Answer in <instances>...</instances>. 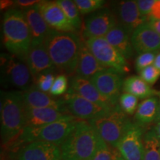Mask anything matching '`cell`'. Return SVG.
<instances>
[{"instance_id": "1", "label": "cell", "mask_w": 160, "mask_h": 160, "mask_svg": "<svg viewBox=\"0 0 160 160\" xmlns=\"http://www.w3.org/2000/svg\"><path fill=\"white\" fill-rule=\"evenodd\" d=\"M82 39L76 33L51 30L44 41L48 53L56 68L62 74L76 73Z\"/></svg>"}, {"instance_id": "2", "label": "cell", "mask_w": 160, "mask_h": 160, "mask_svg": "<svg viewBox=\"0 0 160 160\" xmlns=\"http://www.w3.org/2000/svg\"><path fill=\"white\" fill-rule=\"evenodd\" d=\"M26 125L25 106L22 91L1 92V139L9 145Z\"/></svg>"}, {"instance_id": "3", "label": "cell", "mask_w": 160, "mask_h": 160, "mask_svg": "<svg viewBox=\"0 0 160 160\" xmlns=\"http://www.w3.org/2000/svg\"><path fill=\"white\" fill-rule=\"evenodd\" d=\"M3 43L12 55L25 60L31 46V34L23 11L10 8L4 13Z\"/></svg>"}, {"instance_id": "4", "label": "cell", "mask_w": 160, "mask_h": 160, "mask_svg": "<svg viewBox=\"0 0 160 160\" xmlns=\"http://www.w3.org/2000/svg\"><path fill=\"white\" fill-rule=\"evenodd\" d=\"M79 121V119L71 116L40 127H25L17 139L7 147L16 148L37 141L47 142L60 147L73 131Z\"/></svg>"}, {"instance_id": "5", "label": "cell", "mask_w": 160, "mask_h": 160, "mask_svg": "<svg viewBox=\"0 0 160 160\" xmlns=\"http://www.w3.org/2000/svg\"><path fill=\"white\" fill-rule=\"evenodd\" d=\"M99 136L89 122L79 120L60 145L62 160H91L97 151Z\"/></svg>"}, {"instance_id": "6", "label": "cell", "mask_w": 160, "mask_h": 160, "mask_svg": "<svg viewBox=\"0 0 160 160\" xmlns=\"http://www.w3.org/2000/svg\"><path fill=\"white\" fill-rule=\"evenodd\" d=\"M88 122L93 126L100 138L114 148H117L120 140L133 123L119 105L101 117Z\"/></svg>"}, {"instance_id": "7", "label": "cell", "mask_w": 160, "mask_h": 160, "mask_svg": "<svg viewBox=\"0 0 160 160\" xmlns=\"http://www.w3.org/2000/svg\"><path fill=\"white\" fill-rule=\"evenodd\" d=\"M0 58L2 85L17 88L22 91L28 89L33 80L25 60L7 53H2Z\"/></svg>"}, {"instance_id": "8", "label": "cell", "mask_w": 160, "mask_h": 160, "mask_svg": "<svg viewBox=\"0 0 160 160\" xmlns=\"http://www.w3.org/2000/svg\"><path fill=\"white\" fill-rule=\"evenodd\" d=\"M90 51L98 62L106 68H111L121 74L129 71L127 59L106 40L105 37L85 40Z\"/></svg>"}, {"instance_id": "9", "label": "cell", "mask_w": 160, "mask_h": 160, "mask_svg": "<svg viewBox=\"0 0 160 160\" xmlns=\"http://www.w3.org/2000/svg\"><path fill=\"white\" fill-rule=\"evenodd\" d=\"M118 24L117 17L108 8H102L88 16L84 21L82 39L102 38L111 31Z\"/></svg>"}, {"instance_id": "10", "label": "cell", "mask_w": 160, "mask_h": 160, "mask_svg": "<svg viewBox=\"0 0 160 160\" xmlns=\"http://www.w3.org/2000/svg\"><path fill=\"white\" fill-rule=\"evenodd\" d=\"M91 81L100 93L114 107L119 105L118 102L124 83L121 73L113 69L106 68L93 76Z\"/></svg>"}, {"instance_id": "11", "label": "cell", "mask_w": 160, "mask_h": 160, "mask_svg": "<svg viewBox=\"0 0 160 160\" xmlns=\"http://www.w3.org/2000/svg\"><path fill=\"white\" fill-rule=\"evenodd\" d=\"M63 99L70 114L79 120L91 121L110 111L78 95L71 88Z\"/></svg>"}, {"instance_id": "12", "label": "cell", "mask_w": 160, "mask_h": 160, "mask_svg": "<svg viewBox=\"0 0 160 160\" xmlns=\"http://www.w3.org/2000/svg\"><path fill=\"white\" fill-rule=\"evenodd\" d=\"M117 149L124 160H143V133L141 125L132 123L120 140Z\"/></svg>"}, {"instance_id": "13", "label": "cell", "mask_w": 160, "mask_h": 160, "mask_svg": "<svg viewBox=\"0 0 160 160\" xmlns=\"http://www.w3.org/2000/svg\"><path fill=\"white\" fill-rule=\"evenodd\" d=\"M22 92L26 108H53L65 114H70L63 99H57L51 93L42 91L34 84H33L28 89Z\"/></svg>"}, {"instance_id": "14", "label": "cell", "mask_w": 160, "mask_h": 160, "mask_svg": "<svg viewBox=\"0 0 160 160\" xmlns=\"http://www.w3.org/2000/svg\"><path fill=\"white\" fill-rule=\"evenodd\" d=\"M37 7L51 29L67 33H75L77 31L57 1H40L37 4Z\"/></svg>"}, {"instance_id": "15", "label": "cell", "mask_w": 160, "mask_h": 160, "mask_svg": "<svg viewBox=\"0 0 160 160\" xmlns=\"http://www.w3.org/2000/svg\"><path fill=\"white\" fill-rule=\"evenodd\" d=\"M17 160H62L59 146L47 142H33L24 146Z\"/></svg>"}, {"instance_id": "16", "label": "cell", "mask_w": 160, "mask_h": 160, "mask_svg": "<svg viewBox=\"0 0 160 160\" xmlns=\"http://www.w3.org/2000/svg\"><path fill=\"white\" fill-rule=\"evenodd\" d=\"M118 24L122 25L132 35L136 29L148 22L142 16L138 8L137 1H120L115 7Z\"/></svg>"}, {"instance_id": "17", "label": "cell", "mask_w": 160, "mask_h": 160, "mask_svg": "<svg viewBox=\"0 0 160 160\" xmlns=\"http://www.w3.org/2000/svg\"><path fill=\"white\" fill-rule=\"evenodd\" d=\"M131 43L133 50L139 55L148 52L160 51V35L148 22L135 30L131 35Z\"/></svg>"}, {"instance_id": "18", "label": "cell", "mask_w": 160, "mask_h": 160, "mask_svg": "<svg viewBox=\"0 0 160 160\" xmlns=\"http://www.w3.org/2000/svg\"><path fill=\"white\" fill-rule=\"evenodd\" d=\"M25 62L31 71L33 80L40 74L55 71V65L50 57L44 44L31 46L25 58Z\"/></svg>"}, {"instance_id": "19", "label": "cell", "mask_w": 160, "mask_h": 160, "mask_svg": "<svg viewBox=\"0 0 160 160\" xmlns=\"http://www.w3.org/2000/svg\"><path fill=\"white\" fill-rule=\"evenodd\" d=\"M69 88L82 97L91 102L97 104V105L108 111H111L115 108L108 100L100 93L91 80L83 79L75 75L71 77Z\"/></svg>"}, {"instance_id": "20", "label": "cell", "mask_w": 160, "mask_h": 160, "mask_svg": "<svg viewBox=\"0 0 160 160\" xmlns=\"http://www.w3.org/2000/svg\"><path fill=\"white\" fill-rule=\"evenodd\" d=\"M31 34V46L41 45L51 31L40 13L37 5L22 10Z\"/></svg>"}, {"instance_id": "21", "label": "cell", "mask_w": 160, "mask_h": 160, "mask_svg": "<svg viewBox=\"0 0 160 160\" xmlns=\"http://www.w3.org/2000/svg\"><path fill=\"white\" fill-rule=\"evenodd\" d=\"M106 69L91 53L85 41L82 39L76 76L91 80L93 76Z\"/></svg>"}, {"instance_id": "22", "label": "cell", "mask_w": 160, "mask_h": 160, "mask_svg": "<svg viewBox=\"0 0 160 160\" xmlns=\"http://www.w3.org/2000/svg\"><path fill=\"white\" fill-rule=\"evenodd\" d=\"M71 117L53 108H31L25 107V127L37 128Z\"/></svg>"}, {"instance_id": "23", "label": "cell", "mask_w": 160, "mask_h": 160, "mask_svg": "<svg viewBox=\"0 0 160 160\" xmlns=\"http://www.w3.org/2000/svg\"><path fill=\"white\" fill-rule=\"evenodd\" d=\"M105 38L126 59H131L134 51L131 43V35L122 26L117 24Z\"/></svg>"}, {"instance_id": "24", "label": "cell", "mask_w": 160, "mask_h": 160, "mask_svg": "<svg viewBox=\"0 0 160 160\" xmlns=\"http://www.w3.org/2000/svg\"><path fill=\"white\" fill-rule=\"evenodd\" d=\"M123 91L125 93H131L138 99H148L155 97L160 93L151 88L145 81L139 76H131L126 78L123 83Z\"/></svg>"}, {"instance_id": "25", "label": "cell", "mask_w": 160, "mask_h": 160, "mask_svg": "<svg viewBox=\"0 0 160 160\" xmlns=\"http://www.w3.org/2000/svg\"><path fill=\"white\" fill-rule=\"evenodd\" d=\"M159 108V99L157 97L148 98L139 104L135 113V119L140 125L156 122Z\"/></svg>"}, {"instance_id": "26", "label": "cell", "mask_w": 160, "mask_h": 160, "mask_svg": "<svg viewBox=\"0 0 160 160\" xmlns=\"http://www.w3.org/2000/svg\"><path fill=\"white\" fill-rule=\"evenodd\" d=\"M143 160H160V141L153 129L143 135Z\"/></svg>"}, {"instance_id": "27", "label": "cell", "mask_w": 160, "mask_h": 160, "mask_svg": "<svg viewBox=\"0 0 160 160\" xmlns=\"http://www.w3.org/2000/svg\"><path fill=\"white\" fill-rule=\"evenodd\" d=\"M57 2L74 28L78 31L82 27L81 18L79 17V11L77 8L74 1L71 0H57Z\"/></svg>"}, {"instance_id": "28", "label": "cell", "mask_w": 160, "mask_h": 160, "mask_svg": "<svg viewBox=\"0 0 160 160\" xmlns=\"http://www.w3.org/2000/svg\"><path fill=\"white\" fill-rule=\"evenodd\" d=\"M91 160H124L117 148L111 147L100 138L94 156Z\"/></svg>"}, {"instance_id": "29", "label": "cell", "mask_w": 160, "mask_h": 160, "mask_svg": "<svg viewBox=\"0 0 160 160\" xmlns=\"http://www.w3.org/2000/svg\"><path fill=\"white\" fill-rule=\"evenodd\" d=\"M119 105L124 113L132 115L136 113L138 105V98L131 93H122L119 99Z\"/></svg>"}, {"instance_id": "30", "label": "cell", "mask_w": 160, "mask_h": 160, "mask_svg": "<svg viewBox=\"0 0 160 160\" xmlns=\"http://www.w3.org/2000/svg\"><path fill=\"white\" fill-rule=\"evenodd\" d=\"M74 2L77 6L79 13L82 14H88L90 13L102 9L105 4L103 0H75Z\"/></svg>"}, {"instance_id": "31", "label": "cell", "mask_w": 160, "mask_h": 160, "mask_svg": "<svg viewBox=\"0 0 160 160\" xmlns=\"http://www.w3.org/2000/svg\"><path fill=\"white\" fill-rule=\"evenodd\" d=\"M68 79L67 75H58L54 80L52 88L50 91V93L53 97H59L63 94H66L68 91Z\"/></svg>"}, {"instance_id": "32", "label": "cell", "mask_w": 160, "mask_h": 160, "mask_svg": "<svg viewBox=\"0 0 160 160\" xmlns=\"http://www.w3.org/2000/svg\"><path fill=\"white\" fill-rule=\"evenodd\" d=\"M55 79L56 77L53 72H48V73L40 74L39 77H37L33 82V84L37 85L38 88L41 90L42 91L50 93Z\"/></svg>"}, {"instance_id": "33", "label": "cell", "mask_w": 160, "mask_h": 160, "mask_svg": "<svg viewBox=\"0 0 160 160\" xmlns=\"http://www.w3.org/2000/svg\"><path fill=\"white\" fill-rule=\"evenodd\" d=\"M157 54V53L156 52H148L138 56L135 61V68L137 71L140 73L143 69L153 65Z\"/></svg>"}, {"instance_id": "34", "label": "cell", "mask_w": 160, "mask_h": 160, "mask_svg": "<svg viewBox=\"0 0 160 160\" xmlns=\"http://www.w3.org/2000/svg\"><path fill=\"white\" fill-rule=\"evenodd\" d=\"M140 77L148 85H153L160 77V73L153 65H151L143 69L139 73Z\"/></svg>"}, {"instance_id": "35", "label": "cell", "mask_w": 160, "mask_h": 160, "mask_svg": "<svg viewBox=\"0 0 160 160\" xmlns=\"http://www.w3.org/2000/svg\"><path fill=\"white\" fill-rule=\"evenodd\" d=\"M155 2L156 0H138L137 1L138 8L142 17L148 19Z\"/></svg>"}, {"instance_id": "36", "label": "cell", "mask_w": 160, "mask_h": 160, "mask_svg": "<svg viewBox=\"0 0 160 160\" xmlns=\"http://www.w3.org/2000/svg\"><path fill=\"white\" fill-rule=\"evenodd\" d=\"M160 21V0H156L151 12L148 17V22Z\"/></svg>"}, {"instance_id": "37", "label": "cell", "mask_w": 160, "mask_h": 160, "mask_svg": "<svg viewBox=\"0 0 160 160\" xmlns=\"http://www.w3.org/2000/svg\"><path fill=\"white\" fill-rule=\"evenodd\" d=\"M39 0H16L14 1V5H17L20 8L26 9L33 7L38 3H39Z\"/></svg>"}, {"instance_id": "38", "label": "cell", "mask_w": 160, "mask_h": 160, "mask_svg": "<svg viewBox=\"0 0 160 160\" xmlns=\"http://www.w3.org/2000/svg\"><path fill=\"white\" fill-rule=\"evenodd\" d=\"M14 5V1H9V0H1L0 2V6H1V10H8L11 8V7Z\"/></svg>"}, {"instance_id": "39", "label": "cell", "mask_w": 160, "mask_h": 160, "mask_svg": "<svg viewBox=\"0 0 160 160\" xmlns=\"http://www.w3.org/2000/svg\"><path fill=\"white\" fill-rule=\"evenodd\" d=\"M151 27L153 28L157 33L160 35V21H153V22H148Z\"/></svg>"}, {"instance_id": "40", "label": "cell", "mask_w": 160, "mask_h": 160, "mask_svg": "<svg viewBox=\"0 0 160 160\" xmlns=\"http://www.w3.org/2000/svg\"><path fill=\"white\" fill-rule=\"evenodd\" d=\"M153 66L158 70V71L160 73V51L157 53V56H156L154 62H153Z\"/></svg>"}, {"instance_id": "41", "label": "cell", "mask_w": 160, "mask_h": 160, "mask_svg": "<svg viewBox=\"0 0 160 160\" xmlns=\"http://www.w3.org/2000/svg\"><path fill=\"white\" fill-rule=\"evenodd\" d=\"M153 129V131H155V133L157 136L158 139H159L160 141V122H157V124H156Z\"/></svg>"}, {"instance_id": "42", "label": "cell", "mask_w": 160, "mask_h": 160, "mask_svg": "<svg viewBox=\"0 0 160 160\" xmlns=\"http://www.w3.org/2000/svg\"><path fill=\"white\" fill-rule=\"evenodd\" d=\"M156 122H160V97L159 99V108H158V114L157 119H156Z\"/></svg>"}]
</instances>
